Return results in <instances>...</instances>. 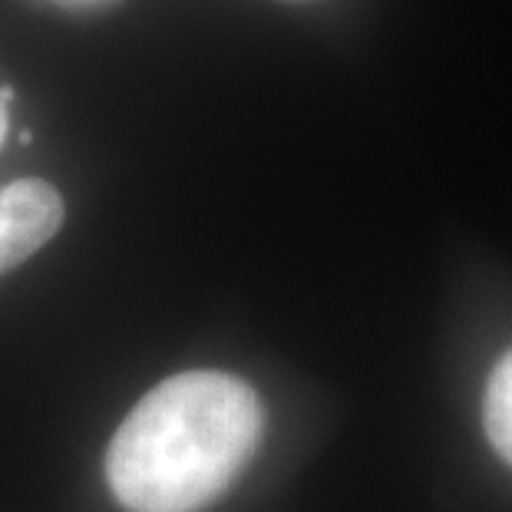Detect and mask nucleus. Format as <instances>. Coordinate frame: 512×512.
Wrapping results in <instances>:
<instances>
[{
  "instance_id": "f257e3e1",
  "label": "nucleus",
  "mask_w": 512,
  "mask_h": 512,
  "mask_svg": "<svg viewBox=\"0 0 512 512\" xmlns=\"http://www.w3.org/2000/svg\"><path fill=\"white\" fill-rule=\"evenodd\" d=\"M261 400L222 370L162 380L136 403L106 450V479L129 512H199L255 456Z\"/></svg>"
},
{
  "instance_id": "f03ea898",
  "label": "nucleus",
  "mask_w": 512,
  "mask_h": 512,
  "mask_svg": "<svg viewBox=\"0 0 512 512\" xmlns=\"http://www.w3.org/2000/svg\"><path fill=\"white\" fill-rule=\"evenodd\" d=\"M63 225V199L50 182L20 179L0 189V275L37 255Z\"/></svg>"
},
{
  "instance_id": "7ed1b4c3",
  "label": "nucleus",
  "mask_w": 512,
  "mask_h": 512,
  "mask_svg": "<svg viewBox=\"0 0 512 512\" xmlns=\"http://www.w3.org/2000/svg\"><path fill=\"white\" fill-rule=\"evenodd\" d=\"M483 423L489 443L512 466V351L503 354V361L496 364L493 377L486 384Z\"/></svg>"
},
{
  "instance_id": "20e7f679",
  "label": "nucleus",
  "mask_w": 512,
  "mask_h": 512,
  "mask_svg": "<svg viewBox=\"0 0 512 512\" xmlns=\"http://www.w3.org/2000/svg\"><path fill=\"white\" fill-rule=\"evenodd\" d=\"M14 100V90H0V143H4L7 133V103Z\"/></svg>"
}]
</instances>
